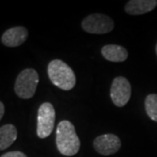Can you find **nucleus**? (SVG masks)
I'll return each mask as SVG.
<instances>
[{"label":"nucleus","instance_id":"nucleus-10","mask_svg":"<svg viewBox=\"0 0 157 157\" xmlns=\"http://www.w3.org/2000/svg\"><path fill=\"white\" fill-rule=\"evenodd\" d=\"M101 54L104 59L111 62H123L128 57L127 49L118 45H104L101 49Z\"/></svg>","mask_w":157,"mask_h":157},{"label":"nucleus","instance_id":"nucleus-5","mask_svg":"<svg viewBox=\"0 0 157 157\" xmlns=\"http://www.w3.org/2000/svg\"><path fill=\"white\" fill-rule=\"evenodd\" d=\"M81 26L85 32L92 34H105L110 33L114 27L113 20L101 13L91 14L82 21Z\"/></svg>","mask_w":157,"mask_h":157},{"label":"nucleus","instance_id":"nucleus-1","mask_svg":"<svg viewBox=\"0 0 157 157\" xmlns=\"http://www.w3.org/2000/svg\"><path fill=\"white\" fill-rule=\"evenodd\" d=\"M56 145L60 154L73 156L80 148V140L73 124L69 121H60L56 130Z\"/></svg>","mask_w":157,"mask_h":157},{"label":"nucleus","instance_id":"nucleus-3","mask_svg":"<svg viewBox=\"0 0 157 157\" xmlns=\"http://www.w3.org/2000/svg\"><path fill=\"white\" fill-rule=\"evenodd\" d=\"M39 73L33 68L23 70L17 77L14 90L19 98L27 100L31 99L36 93L39 84Z\"/></svg>","mask_w":157,"mask_h":157},{"label":"nucleus","instance_id":"nucleus-2","mask_svg":"<svg viewBox=\"0 0 157 157\" xmlns=\"http://www.w3.org/2000/svg\"><path fill=\"white\" fill-rule=\"evenodd\" d=\"M47 73L52 83L62 90L69 91L76 84L73 69L60 59L52 60L48 65Z\"/></svg>","mask_w":157,"mask_h":157},{"label":"nucleus","instance_id":"nucleus-9","mask_svg":"<svg viewBox=\"0 0 157 157\" xmlns=\"http://www.w3.org/2000/svg\"><path fill=\"white\" fill-rule=\"evenodd\" d=\"M156 6V0H131L127 3L125 11L130 15H142L153 11Z\"/></svg>","mask_w":157,"mask_h":157},{"label":"nucleus","instance_id":"nucleus-4","mask_svg":"<svg viewBox=\"0 0 157 157\" xmlns=\"http://www.w3.org/2000/svg\"><path fill=\"white\" fill-rule=\"evenodd\" d=\"M55 109L49 102L43 103L38 111L37 135L39 138L44 139L52 134L54 128Z\"/></svg>","mask_w":157,"mask_h":157},{"label":"nucleus","instance_id":"nucleus-15","mask_svg":"<svg viewBox=\"0 0 157 157\" xmlns=\"http://www.w3.org/2000/svg\"><path fill=\"white\" fill-rule=\"evenodd\" d=\"M155 51H156V54H157V45H156V47H155Z\"/></svg>","mask_w":157,"mask_h":157},{"label":"nucleus","instance_id":"nucleus-11","mask_svg":"<svg viewBox=\"0 0 157 157\" xmlns=\"http://www.w3.org/2000/svg\"><path fill=\"white\" fill-rule=\"evenodd\" d=\"M17 131L12 124H6L0 127V151L7 149L17 140Z\"/></svg>","mask_w":157,"mask_h":157},{"label":"nucleus","instance_id":"nucleus-12","mask_svg":"<svg viewBox=\"0 0 157 157\" xmlns=\"http://www.w3.org/2000/svg\"><path fill=\"white\" fill-rule=\"evenodd\" d=\"M145 109L147 114L152 121L157 122V94H148L145 100Z\"/></svg>","mask_w":157,"mask_h":157},{"label":"nucleus","instance_id":"nucleus-6","mask_svg":"<svg viewBox=\"0 0 157 157\" xmlns=\"http://www.w3.org/2000/svg\"><path fill=\"white\" fill-rule=\"evenodd\" d=\"M131 85L126 78L119 76L113 80L110 96L116 107H122L128 104L131 97Z\"/></svg>","mask_w":157,"mask_h":157},{"label":"nucleus","instance_id":"nucleus-13","mask_svg":"<svg viewBox=\"0 0 157 157\" xmlns=\"http://www.w3.org/2000/svg\"><path fill=\"white\" fill-rule=\"evenodd\" d=\"M0 157H27V155L25 154H24L23 152L11 151L4 154L3 155H1Z\"/></svg>","mask_w":157,"mask_h":157},{"label":"nucleus","instance_id":"nucleus-14","mask_svg":"<svg viewBox=\"0 0 157 157\" xmlns=\"http://www.w3.org/2000/svg\"><path fill=\"white\" fill-rule=\"evenodd\" d=\"M5 114V105L0 101V121Z\"/></svg>","mask_w":157,"mask_h":157},{"label":"nucleus","instance_id":"nucleus-8","mask_svg":"<svg viewBox=\"0 0 157 157\" xmlns=\"http://www.w3.org/2000/svg\"><path fill=\"white\" fill-rule=\"evenodd\" d=\"M28 38V31L23 26L8 29L2 35V43L7 47H17L21 45Z\"/></svg>","mask_w":157,"mask_h":157},{"label":"nucleus","instance_id":"nucleus-7","mask_svg":"<svg viewBox=\"0 0 157 157\" xmlns=\"http://www.w3.org/2000/svg\"><path fill=\"white\" fill-rule=\"evenodd\" d=\"M121 147V142L117 135L113 134L100 135L94 140V147L102 155H111L117 153Z\"/></svg>","mask_w":157,"mask_h":157}]
</instances>
